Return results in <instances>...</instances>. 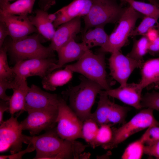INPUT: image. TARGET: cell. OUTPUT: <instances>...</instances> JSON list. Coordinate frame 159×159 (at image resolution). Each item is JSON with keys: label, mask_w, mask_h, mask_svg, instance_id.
<instances>
[{"label": "cell", "mask_w": 159, "mask_h": 159, "mask_svg": "<svg viewBox=\"0 0 159 159\" xmlns=\"http://www.w3.org/2000/svg\"><path fill=\"white\" fill-rule=\"evenodd\" d=\"M39 136H28L36 153L34 159H79L85 158L82 153L88 146L77 141L61 138L56 127Z\"/></svg>", "instance_id": "1"}, {"label": "cell", "mask_w": 159, "mask_h": 159, "mask_svg": "<svg viewBox=\"0 0 159 159\" xmlns=\"http://www.w3.org/2000/svg\"><path fill=\"white\" fill-rule=\"evenodd\" d=\"M103 90L99 85L85 77L64 94L68 97V105L83 122L90 118L96 96Z\"/></svg>", "instance_id": "2"}, {"label": "cell", "mask_w": 159, "mask_h": 159, "mask_svg": "<svg viewBox=\"0 0 159 159\" xmlns=\"http://www.w3.org/2000/svg\"><path fill=\"white\" fill-rule=\"evenodd\" d=\"M105 53L100 52L95 54L88 50L76 62L66 67L97 83L105 90H109L111 88L107 78Z\"/></svg>", "instance_id": "3"}, {"label": "cell", "mask_w": 159, "mask_h": 159, "mask_svg": "<svg viewBox=\"0 0 159 159\" xmlns=\"http://www.w3.org/2000/svg\"><path fill=\"white\" fill-rule=\"evenodd\" d=\"M126 9L119 4L116 0H92L90 11L83 17V34L93 27L104 26L107 24L118 22Z\"/></svg>", "instance_id": "4"}, {"label": "cell", "mask_w": 159, "mask_h": 159, "mask_svg": "<svg viewBox=\"0 0 159 159\" xmlns=\"http://www.w3.org/2000/svg\"><path fill=\"white\" fill-rule=\"evenodd\" d=\"M154 110L146 108L140 111L130 121L119 128L112 130V140L102 146L105 149H112L132 135L153 125L159 126V122L155 118Z\"/></svg>", "instance_id": "5"}, {"label": "cell", "mask_w": 159, "mask_h": 159, "mask_svg": "<svg viewBox=\"0 0 159 159\" xmlns=\"http://www.w3.org/2000/svg\"><path fill=\"white\" fill-rule=\"evenodd\" d=\"M6 45L12 57L17 62L34 59L54 57V51L49 46L46 47L41 43L38 34L28 36L16 41L11 40Z\"/></svg>", "instance_id": "6"}, {"label": "cell", "mask_w": 159, "mask_h": 159, "mask_svg": "<svg viewBox=\"0 0 159 159\" xmlns=\"http://www.w3.org/2000/svg\"><path fill=\"white\" fill-rule=\"evenodd\" d=\"M144 16L130 6L126 8L118 21L117 27L109 35L107 41L100 47V52L112 53L120 51L125 45L131 33L135 29L138 19Z\"/></svg>", "instance_id": "7"}, {"label": "cell", "mask_w": 159, "mask_h": 159, "mask_svg": "<svg viewBox=\"0 0 159 159\" xmlns=\"http://www.w3.org/2000/svg\"><path fill=\"white\" fill-rule=\"evenodd\" d=\"M56 129L61 138L72 141L82 138L83 122L63 99L60 98Z\"/></svg>", "instance_id": "8"}, {"label": "cell", "mask_w": 159, "mask_h": 159, "mask_svg": "<svg viewBox=\"0 0 159 159\" xmlns=\"http://www.w3.org/2000/svg\"><path fill=\"white\" fill-rule=\"evenodd\" d=\"M17 117L11 115L0 126V152L9 150L11 154L21 150L23 143L29 144L28 136L22 133L21 126Z\"/></svg>", "instance_id": "9"}, {"label": "cell", "mask_w": 159, "mask_h": 159, "mask_svg": "<svg viewBox=\"0 0 159 159\" xmlns=\"http://www.w3.org/2000/svg\"><path fill=\"white\" fill-rule=\"evenodd\" d=\"M57 61L54 57L29 59L16 62L12 68L15 76L20 78L35 76L43 78L54 70Z\"/></svg>", "instance_id": "10"}, {"label": "cell", "mask_w": 159, "mask_h": 159, "mask_svg": "<svg viewBox=\"0 0 159 159\" xmlns=\"http://www.w3.org/2000/svg\"><path fill=\"white\" fill-rule=\"evenodd\" d=\"M20 123L23 130H28L34 135L43 130L47 131L56 127L58 109L33 110Z\"/></svg>", "instance_id": "11"}, {"label": "cell", "mask_w": 159, "mask_h": 159, "mask_svg": "<svg viewBox=\"0 0 159 159\" xmlns=\"http://www.w3.org/2000/svg\"><path fill=\"white\" fill-rule=\"evenodd\" d=\"M109 59L110 74L112 77L120 84L127 83L131 74L136 68H141L143 61H138L125 56L120 51L111 53Z\"/></svg>", "instance_id": "12"}, {"label": "cell", "mask_w": 159, "mask_h": 159, "mask_svg": "<svg viewBox=\"0 0 159 159\" xmlns=\"http://www.w3.org/2000/svg\"><path fill=\"white\" fill-rule=\"evenodd\" d=\"M60 98L57 95L44 91L33 84L29 88L25 98L26 111L35 110L58 109Z\"/></svg>", "instance_id": "13"}, {"label": "cell", "mask_w": 159, "mask_h": 159, "mask_svg": "<svg viewBox=\"0 0 159 159\" xmlns=\"http://www.w3.org/2000/svg\"><path fill=\"white\" fill-rule=\"evenodd\" d=\"M27 15H8L0 13V21L6 25L12 41L19 40L38 32Z\"/></svg>", "instance_id": "14"}, {"label": "cell", "mask_w": 159, "mask_h": 159, "mask_svg": "<svg viewBox=\"0 0 159 159\" xmlns=\"http://www.w3.org/2000/svg\"><path fill=\"white\" fill-rule=\"evenodd\" d=\"M143 89L138 83H127L114 89L105 90L109 96L116 98L124 103L138 110L142 108L141 105L142 92Z\"/></svg>", "instance_id": "15"}, {"label": "cell", "mask_w": 159, "mask_h": 159, "mask_svg": "<svg viewBox=\"0 0 159 159\" xmlns=\"http://www.w3.org/2000/svg\"><path fill=\"white\" fill-rule=\"evenodd\" d=\"M55 30L49 46L54 51L59 49L80 32L81 27L80 18L77 17L59 25Z\"/></svg>", "instance_id": "16"}, {"label": "cell", "mask_w": 159, "mask_h": 159, "mask_svg": "<svg viewBox=\"0 0 159 159\" xmlns=\"http://www.w3.org/2000/svg\"><path fill=\"white\" fill-rule=\"evenodd\" d=\"M88 50L82 42L78 43L74 39H72L57 52L58 58L54 69L61 68L69 62L78 61Z\"/></svg>", "instance_id": "17"}, {"label": "cell", "mask_w": 159, "mask_h": 159, "mask_svg": "<svg viewBox=\"0 0 159 159\" xmlns=\"http://www.w3.org/2000/svg\"><path fill=\"white\" fill-rule=\"evenodd\" d=\"M141 79L138 83L143 89L148 87L159 88V57L144 62L141 68Z\"/></svg>", "instance_id": "18"}, {"label": "cell", "mask_w": 159, "mask_h": 159, "mask_svg": "<svg viewBox=\"0 0 159 159\" xmlns=\"http://www.w3.org/2000/svg\"><path fill=\"white\" fill-rule=\"evenodd\" d=\"M17 82L12 89L13 93L9 101V112L11 115L16 112L26 111L25 108V98L29 87L26 79L17 78Z\"/></svg>", "instance_id": "19"}, {"label": "cell", "mask_w": 159, "mask_h": 159, "mask_svg": "<svg viewBox=\"0 0 159 159\" xmlns=\"http://www.w3.org/2000/svg\"><path fill=\"white\" fill-rule=\"evenodd\" d=\"M73 72L66 66L63 69L53 71L43 78V87L47 90H54L57 87L68 83L72 79Z\"/></svg>", "instance_id": "20"}, {"label": "cell", "mask_w": 159, "mask_h": 159, "mask_svg": "<svg viewBox=\"0 0 159 159\" xmlns=\"http://www.w3.org/2000/svg\"><path fill=\"white\" fill-rule=\"evenodd\" d=\"M35 15L29 19L37 31L46 39L51 40L55 30L53 23L48 19L47 11L38 9L35 11Z\"/></svg>", "instance_id": "21"}, {"label": "cell", "mask_w": 159, "mask_h": 159, "mask_svg": "<svg viewBox=\"0 0 159 159\" xmlns=\"http://www.w3.org/2000/svg\"><path fill=\"white\" fill-rule=\"evenodd\" d=\"M36 0H17L10 3L0 0V13L8 15H28L31 13Z\"/></svg>", "instance_id": "22"}, {"label": "cell", "mask_w": 159, "mask_h": 159, "mask_svg": "<svg viewBox=\"0 0 159 159\" xmlns=\"http://www.w3.org/2000/svg\"><path fill=\"white\" fill-rule=\"evenodd\" d=\"M86 0H74L70 4L55 12L57 18L53 23L57 28L60 25L77 17L82 9Z\"/></svg>", "instance_id": "23"}, {"label": "cell", "mask_w": 159, "mask_h": 159, "mask_svg": "<svg viewBox=\"0 0 159 159\" xmlns=\"http://www.w3.org/2000/svg\"><path fill=\"white\" fill-rule=\"evenodd\" d=\"M99 94V99L97 107L95 112L92 113L90 117L100 126L103 124H108V116L113 102L110 100L109 96L105 90H102Z\"/></svg>", "instance_id": "24"}, {"label": "cell", "mask_w": 159, "mask_h": 159, "mask_svg": "<svg viewBox=\"0 0 159 159\" xmlns=\"http://www.w3.org/2000/svg\"><path fill=\"white\" fill-rule=\"evenodd\" d=\"M104 27L96 26L83 34L82 42L88 49L95 47H102L107 42L109 35L105 32Z\"/></svg>", "instance_id": "25"}, {"label": "cell", "mask_w": 159, "mask_h": 159, "mask_svg": "<svg viewBox=\"0 0 159 159\" xmlns=\"http://www.w3.org/2000/svg\"><path fill=\"white\" fill-rule=\"evenodd\" d=\"M99 126L97 122L91 117L83 122L82 129V139L93 148H95V141Z\"/></svg>", "instance_id": "26"}, {"label": "cell", "mask_w": 159, "mask_h": 159, "mask_svg": "<svg viewBox=\"0 0 159 159\" xmlns=\"http://www.w3.org/2000/svg\"><path fill=\"white\" fill-rule=\"evenodd\" d=\"M149 43L145 36H143L138 40L135 39L131 50L126 56L137 61H143L144 56L148 52Z\"/></svg>", "instance_id": "27"}, {"label": "cell", "mask_w": 159, "mask_h": 159, "mask_svg": "<svg viewBox=\"0 0 159 159\" xmlns=\"http://www.w3.org/2000/svg\"><path fill=\"white\" fill-rule=\"evenodd\" d=\"M128 3L135 10L144 16H149L157 20L159 18V7L151 3L135 0H123Z\"/></svg>", "instance_id": "28"}, {"label": "cell", "mask_w": 159, "mask_h": 159, "mask_svg": "<svg viewBox=\"0 0 159 159\" xmlns=\"http://www.w3.org/2000/svg\"><path fill=\"white\" fill-rule=\"evenodd\" d=\"M7 51L6 45L4 44L0 50V80L12 81L15 76L13 68L8 64Z\"/></svg>", "instance_id": "29"}, {"label": "cell", "mask_w": 159, "mask_h": 159, "mask_svg": "<svg viewBox=\"0 0 159 159\" xmlns=\"http://www.w3.org/2000/svg\"><path fill=\"white\" fill-rule=\"evenodd\" d=\"M129 110V107L121 106L113 102L108 116V124L112 125L124 124Z\"/></svg>", "instance_id": "30"}, {"label": "cell", "mask_w": 159, "mask_h": 159, "mask_svg": "<svg viewBox=\"0 0 159 159\" xmlns=\"http://www.w3.org/2000/svg\"><path fill=\"white\" fill-rule=\"evenodd\" d=\"M145 145L140 138L131 143L125 149L121 158L123 159H141L144 153Z\"/></svg>", "instance_id": "31"}, {"label": "cell", "mask_w": 159, "mask_h": 159, "mask_svg": "<svg viewBox=\"0 0 159 159\" xmlns=\"http://www.w3.org/2000/svg\"><path fill=\"white\" fill-rule=\"evenodd\" d=\"M112 126L107 124L100 126L95 140V148L100 146L102 147L110 141L113 135Z\"/></svg>", "instance_id": "32"}, {"label": "cell", "mask_w": 159, "mask_h": 159, "mask_svg": "<svg viewBox=\"0 0 159 159\" xmlns=\"http://www.w3.org/2000/svg\"><path fill=\"white\" fill-rule=\"evenodd\" d=\"M158 21L152 17L144 16L140 24L132 32L130 37L145 36L150 29L155 26L156 24H158Z\"/></svg>", "instance_id": "33"}, {"label": "cell", "mask_w": 159, "mask_h": 159, "mask_svg": "<svg viewBox=\"0 0 159 159\" xmlns=\"http://www.w3.org/2000/svg\"><path fill=\"white\" fill-rule=\"evenodd\" d=\"M141 105L142 108H150L159 111V92L153 91L142 96Z\"/></svg>", "instance_id": "34"}, {"label": "cell", "mask_w": 159, "mask_h": 159, "mask_svg": "<svg viewBox=\"0 0 159 159\" xmlns=\"http://www.w3.org/2000/svg\"><path fill=\"white\" fill-rule=\"evenodd\" d=\"M140 138L146 145L159 141V126L153 125L149 127Z\"/></svg>", "instance_id": "35"}, {"label": "cell", "mask_w": 159, "mask_h": 159, "mask_svg": "<svg viewBox=\"0 0 159 159\" xmlns=\"http://www.w3.org/2000/svg\"><path fill=\"white\" fill-rule=\"evenodd\" d=\"M17 79L15 77L12 81L0 80V98L4 101H9L11 96L7 95L6 91L8 89H13L14 87Z\"/></svg>", "instance_id": "36"}, {"label": "cell", "mask_w": 159, "mask_h": 159, "mask_svg": "<svg viewBox=\"0 0 159 159\" xmlns=\"http://www.w3.org/2000/svg\"><path fill=\"white\" fill-rule=\"evenodd\" d=\"M35 148L31 142H29L27 148L24 150H21L16 153L9 155H1L0 159H20L26 153H29L35 150Z\"/></svg>", "instance_id": "37"}, {"label": "cell", "mask_w": 159, "mask_h": 159, "mask_svg": "<svg viewBox=\"0 0 159 159\" xmlns=\"http://www.w3.org/2000/svg\"><path fill=\"white\" fill-rule=\"evenodd\" d=\"M144 153L159 159V140L144 146Z\"/></svg>", "instance_id": "38"}, {"label": "cell", "mask_w": 159, "mask_h": 159, "mask_svg": "<svg viewBox=\"0 0 159 159\" xmlns=\"http://www.w3.org/2000/svg\"><path fill=\"white\" fill-rule=\"evenodd\" d=\"M8 35H9V34L6 25L3 22L0 21V48L3 45L6 38Z\"/></svg>", "instance_id": "39"}, {"label": "cell", "mask_w": 159, "mask_h": 159, "mask_svg": "<svg viewBox=\"0 0 159 159\" xmlns=\"http://www.w3.org/2000/svg\"><path fill=\"white\" fill-rule=\"evenodd\" d=\"M155 26L150 29L145 35L150 42H153L159 37V30L155 28Z\"/></svg>", "instance_id": "40"}, {"label": "cell", "mask_w": 159, "mask_h": 159, "mask_svg": "<svg viewBox=\"0 0 159 159\" xmlns=\"http://www.w3.org/2000/svg\"><path fill=\"white\" fill-rule=\"evenodd\" d=\"M9 102L1 100L0 101V124L4 121L3 120V115L4 112L7 111H9Z\"/></svg>", "instance_id": "41"}, {"label": "cell", "mask_w": 159, "mask_h": 159, "mask_svg": "<svg viewBox=\"0 0 159 159\" xmlns=\"http://www.w3.org/2000/svg\"><path fill=\"white\" fill-rule=\"evenodd\" d=\"M92 4V0H86L85 5L77 17L81 18L87 15L90 11Z\"/></svg>", "instance_id": "42"}, {"label": "cell", "mask_w": 159, "mask_h": 159, "mask_svg": "<svg viewBox=\"0 0 159 159\" xmlns=\"http://www.w3.org/2000/svg\"><path fill=\"white\" fill-rule=\"evenodd\" d=\"M56 0H39V5L41 9L47 11L56 3Z\"/></svg>", "instance_id": "43"}, {"label": "cell", "mask_w": 159, "mask_h": 159, "mask_svg": "<svg viewBox=\"0 0 159 159\" xmlns=\"http://www.w3.org/2000/svg\"><path fill=\"white\" fill-rule=\"evenodd\" d=\"M159 52V37L153 42H150L148 52L153 54Z\"/></svg>", "instance_id": "44"}, {"label": "cell", "mask_w": 159, "mask_h": 159, "mask_svg": "<svg viewBox=\"0 0 159 159\" xmlns=\"http://www.w3.org/2000/svg\"><path fill=\"white\" fill-rule=\"evenodd\" d=\"M48 18L49 20L53 23L57 18V15L55 13L53 14H48Z\"/></svg>", "instance_id": "45"}, {"label": "cell", "mask_w": 159, "mask_h": 159, "mask_svg": "<svg viewBox=\"0 0 159 159\" xmlns=\"http://www.w3.org/2000/svg\"><path fill=\"white\" fill-rule=\"evenodd\" d=\"M150 3L159 7V0H148Z\"/></svg>", "instance_id": "46"}, {"label": "cell", "mask_w": 159, "mask_h": 159, "mask_svg": "<svg viewBox=\"0 0 159 159\" xmlns=\"http://www.w3.org/2000/svg\"></svg>", "instance_id": "47"}]
</instances>
